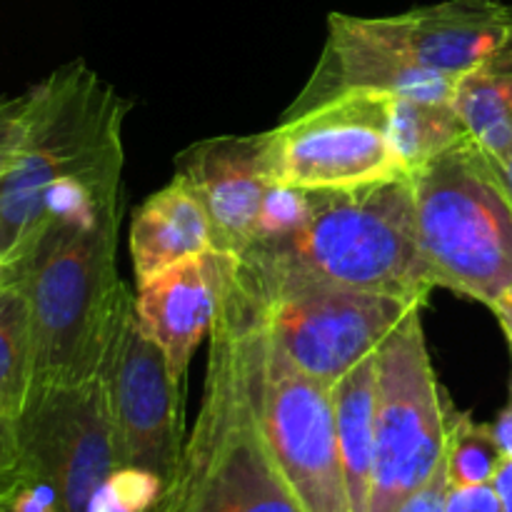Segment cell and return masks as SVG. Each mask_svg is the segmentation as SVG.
Listing matches in <instances>:
<instances>
[{
    "instance_id": "obj_1",
    "label": "cell",
    "mask_w": 512,
    "mask_h": 512,
    "mask_svg": "<svg viewBox=\"0 0 512 512\" xmlns=\"http://www.w3.org/2000/svg\"><path fill=\"white\" fill-rule=\"evenodd\" d=\"M235 275L250 290L328 285L425 303L435 280L420 253L410 175L300 193V213L260 235Z\"/></svg>"
},
{
    "instance_id": "obj_32",
    "label": "cell",
    "mask_w": 512,
    "mask_h": 512,
    "mask_svg": "<svg viewBox=\"0 0 512 512\" xmlns=\"http://www.w3.org/2000/svg\"><path fill=\"white\" fill-rule=\"evenodd\" d=\"M13 488H15V485H13ZM13 488H10V490H13ZM5 493H8V490H0V495H5Z\"/></svg>"
},
{
    "instance_id": "obj_12",
    "label": "cell",
    "mask_w": 512,
    "mask_h": 512,
    "mask_svg": "<svg viewBox=\"0 0 512 512\" xmlns=\"http://www.w3.org/2000/svg\"><path fill=\"white\" fill-rule=\"evenodd\" d=\"M258 135H218L175 158V175L190 185L208 213L213 250L240 258L263 233L270 198L278 188L265 168Z\"/></svg>"
},
{
    "instance_id": "obj_23",
    "label": "cell",
    "mask_w": 512,
    "mask_h": 512,
    "mask_svg": "<svg viewBox=\"0 0 512 512\" xmlns=\"http://www.w3.org/2000/svg\"><path fill=\"white\" fill-rule=\"evenodd\" d=\"M33 88L15 98L0 100V175L10 170V165L18 158L23 140L28 135L30 110H33Z\"/></svg>"
},
{
    "instance_id": "obj_6",
    "label": "cell",
    "mask_w": 512,
    "mask_h": 512,
    "mask_svg": "<svg viewBox=\"0 0 512 512\" xmlns=\"http://www.w3.org/2000/svg\"><path fill=\"white\" fill-rule=\"evenodd\" d=\"M233 263L223 305L233 320L245 388L265 445L303 512H350L330 388L300 373L270 343L235 280Z\"/></svg>"
},
{
    "instance_id": "obj_15",
    "label": "cell",
    "mask_w": 512,
    "mask_h": 512,
    "mask_svg": "<svg viewBox=\"0 0 512 512\" xmlns=\"http://www.w3.org/2000/svg\"><path fill=\"white\" fill-rule=\"evenodd\" d=\"M455 83L458 80L433 73L373 38L358 15L330 13L323 55L290 108H303L345 90H373L390 98L453 100Z\"/></svg>"
},
{
    "instance_id": "obj_4",
    "label": "cell",
    "mask_w": 512,
    "mask_h": 512,
    "mask_svg": "<svg viewBox=\"0 0 512 512\" xmlns=\"http://www.w3.org/2000/svg\"><path fill=\"white\" fill-rule=\"evenodd\" d=\"M208 340L198 423L153 512H303L255 420L223 303Z\"/></svg>"
},
{
    "instance_id": "obj_24",
    "label": "cell",
    "mask_w": 512,
    "mask_h": 512,
    "mask_svg": "<svg viewBox=\"0 0 512 512\" xmlns=\"http://www.w3.org/2000/svg\"><path fill=\"white\" fill-rule=\"evenodd\" d=\"M23 475L20 468L18 418L0 403V490H10Z\"/></svg>"
},
{
    "instance_id": "obj_27",
    "label": "cell",
    "mask_w": 512,
    "mask_h": 512,
    "mask_svg": "<svg viewBox=\"0 0 512 512\" xmlns=\"http://www.w3.org/2000/svg\"><path fill=\"white\" fill-rule=\"evenodd\" d=\"M495 440H498L500 450H503L505 460H512V378H510V393L505 408L498 413V420L493 423Z\"/></svg>"
},
{
    "instance_id": "obj_19",
    "label": "cell",
    "mask_w": 512,
    "mask_h": 512,
    "mask_svg": "<svg viewBox=\"0 0 512 512\" xmlns=\"http://www.w3.org/2000/svg\"><path fill=\"white\" fill-rule=\"evenodd\" d=\"M390 138L400 165L410 175L468 138V130L453 100L393 98Z\"/></svg>"
},
{
    "instance_id": "obj_25",
    "label": "cell",
    "mask_w": 512,
    "mask_h": 512,
    "mask_svg": "<svg viewBox=\"0 0 512 512\" xmlns=\"http://www.w3.org/2000/svg\"><path fill=\"white\" fill-rule=\"evenodd\" d=\"M445 512H505L495 483L450 488L445 493Z\"/></svg>"
},
{
    "instance_id": "obj_31",
    "label": "cell",
    "mask_w": 512,
    "mask_h": 512,
    "mask_svg": "<svg viewBox=\"0 0 512 512\" xmlns=\"http://www.w3.org/2000/svg\"><path fill=\"white\" fill-rule=\"evenodd\" d=\"M10 493H13V490H8L5 495H0V512H10Z\"/></svg>"
},
{
    "instance_id": "obj_5",
    "label": "cell",
    "mask_w": 512,
    "mask_h": 512,
    "mask_svg": "<svg viewBox=\"0 0 512 512\" xmlns=\"http://www.w3.org/2000/svg\"><path fill=\"white\" fill-rule=\"evenodd\" d=\"M410 183L435 288L493 310L512 290V193L498 163L468 135L410 173Z\"/></svg>"
},
{
    "instance_id": "obj_7",
    "label": "cell",
    "mask_w": 512,
    "mask_h": 512,
    "mask_svg": "<svg viewBox=\"0 0 512 512\" xmlns=\"http://www.w3.org/2000/svg\"><path fill=\"white\" fill-rule=\"evenodd\" d=\"M413 310L378 350L375 458L368 512H395L445 463L453 408Z\"/></svg>"
},
{
    "instance_id": "obj_10",
    "label": "cell",
    "mask_w": 512,
    "mask_h": 512,
    "mask_svg": "<svg viewBox=\"0 0 512 512\" xmlns=\"http://www.w3.org/2000/svg\"><path fill=\"white\" fill-rule=\"evenodd\" d=\"M115 448L123 468L168 483L183 453V393L163 350L143 333L133 295L125 293L100 365Z\"/></svg>"
},
{
    "instance_id": "obj_14",
    "label": "cell",
    "mask_w": 512,
    "mask_h": 512,
    "mask_svg": "<svg viewBox=\"0 0 512 512\" xmlns=\"http://www.w3.org/2000/svg\"><path fill=\"white\" fill-rule=\"evenodd\" d=\"M230 263V255L210 250L143 280L133 295L140 328L163 350L180 385L188 380L195 348L213 333Z\"/></svg>"
},
{
    "instance_id": "obj_29",
    "label": "cell",
    "mask_w": 512,
    "mask_h": 512,
    "mask_svg": "<svg viewBox=\"0 0 512 512\" xmlns=\"http://www.w3.org/2000/svg\"><path fill=\"white\" fill-rule=\"evenodd\" d=\"M493 313H495V318H498L500 328H503L505 338H508V345L512 350V290L508 295H505L503 300H500L498 305H495Z\"/></svg>"
},
{
    "instance_id": "obj_9",
    "label": "cell",
    "mask_w": 512,
    "mask_h": 512,
    "mask_svg": "<svg viewBox=\"0 0 512 512\" xmlns=\"http://www.w3.org/2000/svg\"><path fill=\"white\" fill-rule=\"evenodd\" d=\"M238 285L248 295L255 318L270 343L300 373L330 390L350 370L378 353L390 333L413 310L425 305L328 285H293L265 293L250 290L240 280Z\"/></svg>"
},
{
    "instance_id": "obj_28",
    "label": "cell",
    "mask_w": 512,
    "mask_h": 512,
    "mask_svg": "<svg viewBox=\"0 0 512 512\" xmlns=\"http://www.w3.org/2000/svg\"><path fill=\"white\" fill-rule=\"evenodd\" d=\"M495 488H498L500 500H503V510L512 512V460L503 463L498 478H495Z\"/></svg>"
},
{
    "instance_id": "obj_11",
    "label": "cell",
    "mask_w": 512,
    "mask_h": 512,
    "mask_svg": "<svg viewBox=\"0 0 512 512\" xmlns=\"http://www.w3.org/2000/svg\"><path fill=\"white\" fill-rule=\"evenodd\" d=\"M23 475L48 483L63 512H88L120 465L100 373L83 383L35 385L18 415Z\"/></svg>"
},
{
    "instance_id": "obj_26",
    "label": "cell",
    "mask_w": 512,
    "mask_h": 512,
    "mask_svg": "<svg viewBox=\"0 0 512 512\" xmlns=\"http://www.w3.org/2000/svg\"><path fill=\"white\" fill-rule=\"evenodd\" d=\"M445 493H448V473L445 463L435 470L433 478L415 490L395 512H445Z\"/></svg>"
},
{
    "instance_id": "obj_16",
    "label": "cell",
    "mask_w": 512,
    "mask_h": 512,
    "mask_svg": "<svg viewBox=\"0 0 512 512\" xmlns=\"http://www.w3.org/2000/svg\"><path fill=\"white\" fill-rule=\"evenodd\" d=\"M213 250V230L198 195L175 175L133 213L130 258L135 283Z\"/></svg>"
},
{
    "instance_id": "obj_3",
    "label": "cell",
    "mask_w": 512,
    "mask_h": 512,
    "mask_svg": "<svg viewBox=\"0 0 512 512\" xmlns=\"http://www.w3.org/2000/svg\"><path fill=\"white\" fill-rule=\"evenodd\" d=\"M28 135L0 175V263L45 218V195L68 180H123V120L130 103L83 60L33 88Z\"/></svg>"
},
{
    "instance_id": "obj_2",
    "label": "cell",
    "mask_w": 512,
    "mask_h": 512,
    "mask_svg": "<svg viewBox=\"0 0 512 512\" xmlns=\"http://www.w3.org/2000/svg\"><path fill=\"white\" fill-rule=\"evenodd\" d=\"M120 215L123 188L100 195L80 213L45 215L0 263V275L28 298L33 388L83 383L100 373L128 293L115 265Z\"/></svg>"
},
{
    "instance_id": "obj_8",
    "label": "cell",
    "mask_w": 512,
    "mask_h": 512,
    "mask_svg": "<svg viewBox=\"0 0 512 512\" xmlns=\"http://www.w3.org/2000/svg\"><path fill=\"white\" fill-rule=\"evenodd\" d=\"M393 98L345 90L303 108H288L263 133L265 168L280 190H348L408 175L390 138Z\"/></svg>"
},
{
    "instance_id": "obj_13",
    "label": "cell",
    "mask_w": 512,
    "mask_h": 512,
    "mask_svg": "<svg viewBox=\"0 0 512 512\" xmlns=\"http://www.w3.org/2000/svg\"><path fill=\"white\" fill-rule=\"evenodd\" d=\"M373 38L413 63L458 80L512 38L505 0H443L398 15L360 18Z\"/></svg>"
},
{
    "instance_id": "obj_30",
    "label": "cell",
    "mask_w": 512,
    "mask_h": 512,
    "mask_svg": "<svg viewBox=\"0 0 512 512\" xmlns=\"http://www.w3.org/2000/svg\"><path fill=\"white\" fill-rule=\"evenodd\" d=\"M498 168H500V175H503L505 185H508V190L512 193V153L503 160V163H498Z\"/></svg>"
},
{
    "instance_id": "obj_22",
    "label": "cell",
    "mask_w": 512,
    "mask_h": 512,
    "mask_svg": "<svg viewBox=\"0 0 512 512\" xmlns=\"http://www.w3.org/2000/svg\"><path fill=\"white\" fill-rule=\"evenodd\" d=\"M165 493V483L138 468H118L90 500L88 512H153Z\"/></svg>"
},
{
    "instance_id": "obj_17",
    "label": "cell",
    "mask_w": 512,
    "mask_h": 512,
    "mask_svg": "<svg viewBox=\"0 0 512 512\" xmlns=\"http://www.w3.org/2000/svg\"><path fill=\"white\" fill-rule=\"evenodd\" d=\"M330 395L350 512H368L375 458L378 353L350 370L338 385H333Z\"/></svg>"
},
{
    "instance_id": "obj_18",
    "label": "cell",
    "mask_w": 512,
    "mask_h": 512,
    "mask_svg": "<svg viewBox=\"0 0 512 512\" xmlns=\"http://www.w3.org/2000/svg\"><path fill=\"white\" fill-rule=\"evenodd\" d=\"M453 103L470 138L503 163L512 153V38L458 78Z\"/></svg>"
},
{
    "instance_id": "obj_21",
    "label": "cell",
    "mask_w": 512,
    "mask_h": 512,
    "mask_svg": "<svg viewBox=\"0 0 512 512\" xmlns=\"http://www.w3.org/2000/svg\"><path fill=\"white\" fill-rule=\"evenodd\" d=\"M505 455L495 440L493 425L475 423L468 413H455L450 423L448 450H445V473L450 488L495 483Z\"/></svg>"
},
{
    "instance_id": "obj_20",
    "label": "cell",
    "mask_w": 512,
    "mask_h": 512,
    "mask_svg": "<svg viewBox=\"0 0 512 512\" xmlns=\"http://www.w3.org/2000/svg\"><path fill=\"white\" fill-rule=\"evenodd\" d=\"M35 378L33 320L28 298L0 275V403L18 418Z\"/></svg>"
}]
</instances>
